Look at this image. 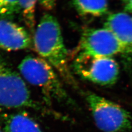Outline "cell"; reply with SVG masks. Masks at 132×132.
<instances>
[{"mask_svg": "<svg viewBox=\"0 0 132 132\" xmlns=\"http://www.w3.org/2000/svg\"><path fill=\"white\" fill-rule=\"evenodd\" d=\"M0 106L6 108L28 107L40 110L31 96L26 82L0 54Z\"/></svg>", "mask_w": 132, "mask_h": 132, "instance_id": "3", "label": "cell"}, {"mask_svg": "<svg viewBox=\"0 0 132 132\" xmlns=\"http://www.w3.org/2000/svg\"><path fill=\"white\" fill-rule=\"evenodd\" d=\"M19 12V0H0V19L12 16Z\"/></svg>", "mask_w": 132, "mask_h": 132, "instance_id": "12", "label": "cell"}, {"mask_svg": "<svg viewBox=\"0 0 132 132\" xmlns=\"http://www.w3.org/2000/svg\"><path fill=\"white\" fill-rule=\"evenodd\" d=\"M34 45L39 56L46 61L69 83L75 84L67 62V51L61 27L51 14H45L35 29Z\"/></svg>", "mask_w": 132, "mask_h": 132, "instance_id": "1", "label": "cell"}, {"mask_svg": "<svg viewBox=\"0 0 132 132\" xmlns=\"http://www.w3.org/2000/svg\"><path fill=\"white\" fill-rule=\"evenodd\" d=\"M18 69L23 79L40 89L47 101L56 100L64 104L74 105L55 69L41 57L26 56L20 63Z\"/></svg>", "mask_w": 132, "mask_h": 132, "instance_id": "2", "label": "cell"}, {"mask_svg": "<svg viewBox=\"0 0 132 132\" xmlns=\"http://www.w3.org/2000/svg\"><path fill=\"white\" fill-rule=\"evenodd\" d=\"M30 35L24 28L6 19H0V49L8 51L29 48Z\"/></svg>", "mask_w": 132, "mask_h": 132, "instance_id": "7", "label": "cell"}, {"mask_svg": "<svg viewBox=\"0 0 132 132\" xmlns=\"http://www.w3.org/2000/svg\"><path fill=\"white\" fill-rule=\"evenodd\" d=\"M95 125L103 132H123L131 128L132 118L123 107L98 95L85 94Z\"/></svg>", "mask_w": 132, "mask_h": 132, "instance_id": "4", "label": "cell"}, {"mask_svg": "<svg viewBox=\"0 0 132 132\" xmlns=\"http://www.w3.org/2000/svg\"><path fill=\"white\" fill-rule=\"evenodd\" d=\"M56 0H38L40 5L44 9L47 10H51L54 8Z\"/></svg>", "mask_w": 132, "mask_h": 132, "instance_id": "13", "label": "cell"}, {"mask_svg": "<svg viewBox=\"0 0 132 132\" xmlns=\"http://www.w3.org/2000/svg\"><path fill=\"white\" fill-rule=\"evenodd\" d=\"M123 3L125 11L132 13V0H123Z\"/></svg>", "mask_w": 132, "mask_h": 132, "instance_id": "14", "label": "cell"}, {"mask_svg": "<svg viewBox=\"0 0 132 132\" xmlns=\"http://www.w3.org/2000/svg\"><path fill=\"white\" fill-rule=\"evenodd\" d=\"M0 132H3V131H1V130H0Z\"/></svg>", "mask_w": 132, "mask_h": 132, "instance_id": "15", "label": "cell"}, {"mask_svg": "<svg viewBox=\"0 0 132 132\" xmlns=\"http://www.w3.org/2000/svg\"><path fill=\"white\" fill-rule=\"evenodd\" d=\"M78 13L81 16L99 17L109 10L108 0H72Z\"/></svg>", "mask_w": 132, "mask_h": 132, "instance_id": "10", "label": "cell"}, {"mask_svg": "<svg viewBox=\"0 0 132 132\" xmlns=\"http://www.w3.org/2000/svg\"><path fill=\"white\" fill-rule=\"evenodd\" d=\"M75 73L82 79L104 86L118 80L119 65L112 57L78 55L73 63Z\"/></svg>", "mask_w": 132, "mask_h": 132, "instance_id": "5", "label": "cell"}, {"mask_svg": "<svg viewBox=\"0 0 132 132\" xmlns=\"http://www.w3.org/2000/svg\"><path fill=\"white\" fill-rule=\"evenodd\" d=\"M3 125L5 132H43L38 124L25 112L7 115Z\"/></svg>", "mask_w": 132, "mask_h": 132, "instance_id": "9", "label": "cell"}, {"mask_svg": "<svg viewBox=\"0 0 132 132\" xmlns=\"http://www.w3.org/2000/svg\"><path fill=\"white\" fill-rule=\"evenodd\" d=\"M124 49L113 33L105 28H90L82 33L78 55L112 57Z\"/></svg>", "mask_w": 132, "mask_h": 132, "instance_id": "6", "label": "cell"}, {"mask_svg": "<svg viewBox=\"0 0 132 132\" xmlns=\"http://www.w3.org/2000/svg\"><path fill=\"white\" fill-rule=\"evenodd\" d=\"M104 28L113 33L124 49V54L132 55V15L117 12L110 14Z\"/></svg>", "mask_w": 132, "mask_h": 132, "instance_id": "8", "label": "cell"}, {"mask_svg": "<svg viewBox=\"0 0 132 132\" xmlns=\"http://www.w3.org/2000/svg\"><path fill=\"white\" fill-rule=\"evenodd\" d=\"M38 0H19V12H21L24 21L31 33L35 32V13Z\"/></svg>", "mask_w": 132, "mask_h": 132, "instance_id": "11", "label": "cell"}]
</instances>
